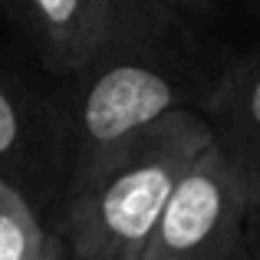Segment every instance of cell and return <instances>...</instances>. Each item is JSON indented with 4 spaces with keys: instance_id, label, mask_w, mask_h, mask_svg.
Here are the masks:
<instances>
[{
    "instance_id": "obj_1",
    "label": "cell",
    "mask_w": 260,
    "mask_h": 260,
    "mask_svg": "<svg viewBox=\"0 0 260 260\" xmlns=\"http://www.w3.org/2000/svg\"><path fill=\"white\" fill-rule=\"evenodd\" d=\"M217 79H201L178 20L106 50L53 86L63 201L106 155L178 109H201ZM59 201V208H63ZM59 214V211H56Z\"/></svg>"
},
{
    "instance_id": "obj_2",
    "label": "cell",
    "mask_w": 260,
    "mask_h": 260,
    "mask_svg": "<svg viewBox=\"0 0 260 260\" xmlns=\"http://www.w3.org/2000/svg\"><path fill=\"white\" fill-rule=\"evenodd\" d=\"M211 142L198 109L158 119L70 191L50 231L63 237L73 260H142L168 198Z\"/></svg>"
},
{
    "instance_id": "obj_3",
    "label": "cell",
    "mask_w": 260,
    "mask_h": 260,
    "mask_svg": "<svg viewBox=\"0 0 260 260\" xmlns=\"http://www.w3.org/2000/svg\"><path fill=\"white\" fill-rule=\"evenodd\" d=\"M257 201L211 142L168 198L142 260H250Z\"/></svg>"
},
{
    "instance_id": "obj_4",
    "label": "cell",
    "mask_w": 260,
    "mask_h": 260,
    "mask_svg": "<svg viewBox=\"0 0 260 260\" xmlns=\"http://www.w3.org/2000/svg\"><path fill=\"white\" fill-rule=\"evenodd\" d=\"M53 79H66L106 50L178 20L148 0H0Z\"/></svg>"
},
{
    "instance_id": "obj_5",
    "label": "cell",
    "mask_w": 260,
    "mask_h": 260,
    "mask_svg": "<svg viewBox=\"0 0 260 260\" xmlns=\"http://www.w3.org/2000/svg\"><path fill=\"white\" fill-rule=\"evenodd\" d=\"M0 181L53 228L63 201L53 89H40L7 59H0Z\"/></svg>"
},
{
    "instance_id": "obj_6",
    "label": "cell",
    "mask_w": 260,
    "mask_h": 260,
    "mask_svg": "<svg viewBox=\"0 0 260 260\" xmlns=\"http://www.w3.org/2000/svg\"><path fill=\"white\" fill-rule=\"evenodd\" d=\"M198 112L260 208V46L217 76Z\"/></svg>"
},
{
    "instance_id": "obj_7",
    "label": "cell",
    "mask_w": 260,
    "mask_h": 260,
    "mask_svg": "<svg viewBox=\"0 0 260 260\" xmlns=\"http://www.w3.org/2000/svg\"><path fill=\"white\" fill-rule=\"evenodd\" d=\"M50 228L23 194L0 181V260H40Z\"/></svg>"
},
{
    "instance_id": "obj_8",
    "label": "cell",
    "mask_w": 260,
    "mask_h": 260,
    "mask_svg": "<svg viewBox=\"0 0 260 260\" xmlns=\"http://www.w3.org/2000/svg\"><path fill=\"white\" fill-rule=\"evenodd\" d=\"M148 4H155L158 10H165V13H172V17L178 20H204V17H211V13L217 10V4L221 0H148Z\"/></svg>"
},
{
    "instance_id": "obj_9",
    "label": "cell",
    "mask_w": 260,
    "mask_h": 260,
    "mask_svg": "<svg viewBox=\"0 0 260 260\" xmlns=\"http://www.w3.org/2000/svg\"><path fill=\"white\" fill-rule=\"evenodd\" d=\"M40 260H70V250H66L63 237L56 234V231H50V237H46V247H43V257Z\"/></svg>"
},
{
    "instance_id": "obj_10",
    "label": "cell",
    "mask_w": 260,
    "mask_h": 260,
    "mask_svg": "<svg viewBox=\"0 0 260 260\" xmlns=\"http://www.w3.org/2000/svg\"><path fill=\"white\" fill-rule=\"evenodd\" d=\"M250 260H260V208L250 221Z\"/></svg>"
},
{
    "instance_id": "obj_11",
    "label": "cell",
    "mask_w": 260,
    "mask_h": 260,
    "mask_svg": "<svg viewBox=\"0 0 260 260\" xmlns=\"http://www.w3.org/2000/svg\"><path fill=\"white\" fill-rule=\"evenodd\" d=\"M257 4H260V0H257Z\"/></svg>"
},
{
    "instance_id": "obj_12",
    "label": "cell",
    "mask_w": 260,
    "mask_h": 260,
    "mask_svg": "<svg viewBox=\"0 0 260 260\" xmlns=\"http://www.w3.org/2000/svg\"><path fill=\"white\" fill-rule=\"evenodd\" d=\"M70 260H73V257H70Z\"/></svg>"
}]
</instances>
